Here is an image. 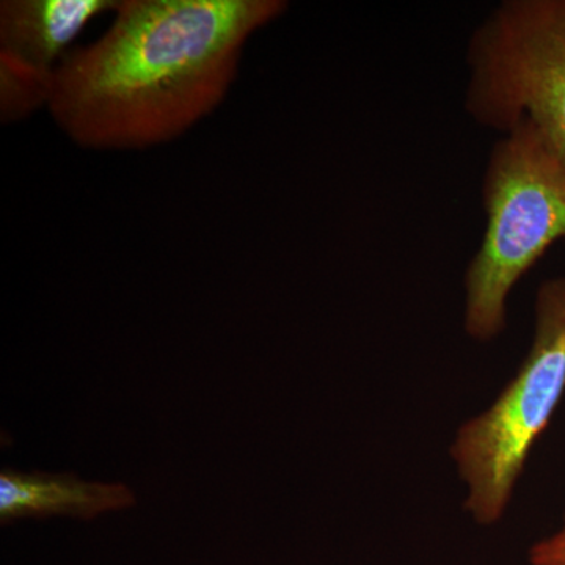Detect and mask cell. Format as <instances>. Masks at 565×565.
Listing matches in <instances>:
<instances>
[{
    "instance_id": "cell-5",
    "label": "cell",
    "mask_w": 565,
    "mask_h": 565,
    "mask_svg": "<svg viewBox=\"0 0 565 565\" xmlns=\"http://www.w3.org/2000/svg\"><path fill=\"white\" fill-rule=\"evenodd\" d=\"M117 0H3L0 57L54 76L88 22L115 11Z\"/></svg>"
},
{
    "instance_id": "cell-3",
    "label": "cell",
    "mask_w": 565,
    "mask_h": 565,
    "mask_svg": "<svg viewBox=\"0 0 565 565\" xmlns=\"http://www.w3.org/2000/svg\"><path fill=\"white\" fill-rule=\"evenodd\" d=\"M564 393L565 277H559L539 286L533 343L514 379L452 441L451 456L467 486L465 509L479 525H493L504 515Z\"/></svg>"
},
{
    "instance_id": "cell-1",
    "label": "cell",
    "mask_w": 565,
    "mask_h": 565,
    "mask_svg": "<svg viewBox=\"0 0 565 565\" xmlns=\"http://www.w3.org/2000/svg\"><path fill=\"white\" fill-rule=\"evenodd\" d=\"M286 9L282 0H120L106 33L63 57L47 109L82 148L177 139L221 106L245 43Z\"/></svg>"
},
{
    "instance_id": "cell-6",
    "label": "cell",
    "mask_w": 565,
    "mask_h": 565,
    "mask_svg": "<svg viewBox=\"0 0 565 565\" xmlns=\"http://www.w3.org/2000/svg\"><path fill=\"white\" fill-rule=\"evenodd\" d=\"M136 504V494L125 484L82 481L74 475L0 473V522L33 516L70 515L92 520L104 512Z\"/></svg>"
},
{
    "instance_id": "cell-8",
    "label": "cell",
    "mask_w": 565,
    "mask_h": 565,
    "mask_svg": "<svg viewBox=\"0 0 565 565\" xmlns=\"http://www.w3.org/2000/svg\"><path fill=\"white\" fill-rule=\"evenodd\" d=\"M531 565H565V522L557 533L542 539L530 550Z\"/></svg>"
},
{
    "instance_id": "cell-4",
    "label": "cell",
    "mask_w": 565,
    "mask_h": 565,
    "mask_svg": "<svg viewBox=\"0 0 565 565\" xmlns=\"http://www.w3.org/2000/svg\"><path fill=\"white\" fill-rule=\"evenodd\" d=\"M465 109L486 128L522 120L565 159V0H505L473 32Z\"/></svg>"
},
{
    "instance_id": "cell-7",
    "label": "cell",
    "mask_w": 565,
    "mask_h": 565,
    "mask_svg": "<svg viewBox=\"0 0 565 565\" xmlns=\"http://www.w3.org/2000/svg\"><path fill=\"white\" fill-rule=\"evenodd\" d=\"M54 76L36 73L0 57V120L11 125L24 120L50 104Z\"/></svg>"
},
{
    "instance_id": "cell-2",
    "label": "cell",
    "mask_w": 565,
    "mask_h": 565,
    "mask_svg": "<svg viewBox=\"0 0 565 565\" xmlns=\"http://www.w3.org/2000/svg\"><path fill=\"white\" fill-rule=\"evenodd\" d=\"M486 232L465 275V330L492 341L508 297L553 244L565 241V159L522 120L494 143L482 180Z\"/></svg>"
}]
</instances>
